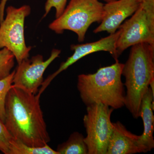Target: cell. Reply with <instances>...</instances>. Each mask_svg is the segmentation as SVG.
<instances>
[{"instance_id":"9a60e30c","label":"cell","mask_w":154,"mask_h":154,"mask_svg":"<svg viewBox=\"0 0 154 154\" xmlns=\"http://www.w3.org/2000/svg\"><path fill=\"white\" fill-rule=\"evenodd\" d=\"M15 71L12 72L8 76L0 79V119L5 123V120L6 98L13 85Z\"/></svg>"},{"instance_id":"30bf717a","label":"cell","mask_w":154,"mask_h":154,"mask_svg":"<svg viewBox=\"0 0 154 154\" xmlns=\"http://www.w3.org/2000/svg\"><path fill=\"white\" fill-rule=\"evenodd\" d=\"M140 3L137 0H116L104 5L101 24L94 33H115L123 21L134 14Z\"/></svg>"},{"instance_id":"ffe728a7","label":"cell","mask_w":154,"mask_h":154,"mask_svg":"<svg viewBox=\"0 0 154 154\" xmlns=\"http://www.w3.org/2000/svg\"><path fill=\"white\" fill-rule=\"evenodd\" d=\"M102 1H105L106 2H113V1H116V0H102Z\"/></svg>"},{"instance_id":"6da1fadb","label":"cell","mask_w":154,"mask_h":154,"mask_svg":"<svg viewBox=\"0 0 154 154\" xmlns=\"http://www.w3.org/2000/svg\"><path fill=\"white\" fill-rule=\"evenodd\" d=\"M40 96L28 94L12 85L6 98V128L14 138L31 146H44L50 141L40 107Z\"/></svg>"},{"instance_id":"52a82bcc","label":"cell","mask_w":154,"mask_h":154,"mask_svg":"<svg viewBox=\"0 0 154 154\" xmlns=\"http://www.w3.org/2000/svg\"><path fill=\"white\" fill-rule=\"evenodd\" d=\"M30 8L9 6L6 17L0 23V50L6 48L12 53L18 64L28 58L31 47H27L24 34L25 19L30 13Z\"/></svg>"},{"instance_id":"7a4b0ae2","label":"cell","mask_w":154,"mask_h":154,"mask_svg":"<svg viewBox=\"0 0 154 154\" xmlns=\"http://www.w3.org/2000/svg\"><path fill=\"white\" fill-rule=\"evenodd\" d=\"M122 75L126 88L125 105L135 119L140 117L143 97L154 85V46L143 43L131 46Z\"/></svg>"},{"instance_id":"8fae6325","label":"cell","mask_w":154,"mask_h":154,"mask_svg":"<svg viewBox=\"0 0 154 154\" xmlns=\"http://www.w3.org/2000/svg\"><path fill=\"white\" fill-rule=\"evenodd\" d=\"M148 152L141 135L128 131L120 122L113 123L106 154H133Z\"/></svg>"},{"instance_id":"8992f818","label":"cell","mask_w":154,"mask_h":154,"mask_svg":"<svg viewBox=\"0 0 154 154\" xmlns=\"http://www.w3.org/2000/svg\"><path fill=\"white\" fill-rule=\"evenodd\" d=\"M87 107L83 122L87 133L84 140L88 154H106L113 129L110 118L114 109L97 103Z\"/></svg>"},{"instance_id":"7c38bea8","label":"cell","mask_w":154,"mask_h":154,"mask_svg":"<svg viewBox=\"0 0 154 154\" xmlns=\"http://www.w3.org/2000/svg\"><path fill=\"white\" fill-rule=\"evenodd\" d=\"M154 94L149 87L143 97L140 107V116L144 125L143 132L141 136L149 152L154 147Z\"/></svg>"},{"instance_id":"277c9868","label":"cell","mask_w":154,"mask_h":154,"mask_svg":"<svg viewBox=\"0 0 154 154\" xmlns=\"http://www.w3.org/2000/svg\"><path fill=\"white\" fill-rule=\"evenodd\" d=\"M104 4L99 0H70L59 17L49 25L51 30L60 34L65 30L75 32L78 40H85L86 32L94 22H101Z\"/></svg>"},{"instance_id":"2e32d148","label":"cell","mask_w":154,"mask_h":154,"mask_svg":"<svg viewBox=\"0 0 154 154\" xmlns=\"http://www.w3.org/2000/svg\"><path fill=\"white\" fill-rule=\"evenodd\" d=\"M14 54L7 48L0 50V79L11 74L14 66Z\"/></svg>"},{"instance_id":"e0dca14e","label":"cell","mask_w":154,"mask_h":154,"mask_svg":"<svg viewBox=\"0 0 154 154\" xmlns=\"http://www.w3.org/2000/svg\"><path fill=\"white\" fill-rule=\"evenodd\" d=\"M13 136L0 119V151L5 154H9L10 142Z\"/></svg>"},{"instance_id":"ba28073f","label":"cell","mask_w":154,"mask_h":154,"mask_svg":"<svg viewBox=\"0 0 154 154\" xmlns=\"http://www.w3.org/2000/svg\"><path fill=\"white\" fill-rule=\"evenodd\" d=\"M60 52V50L53 49L50 56L45 61L43 56L39 54L33 57L30 59L27 58L22 60L18 64L15 70L13 87L28 94L36 95L44 81L45 71L49 65L59 57Z\"/></svg>"},{"instance_id":"3957f363","label":"cell","mask_w":154,"mask_h":154,"mask_svg":"<svg viewBox=\"0 0 154 154\" xmlns=\"http://www.w3.org/2000/svg\"><path fill=\"white\" fill-rule=\"evenodd\" d=\"M123 66L124 64L116 60L96 73L78 76L77 88L86 106L97 103L113 109L125 106V94L121 79Z\"/></svg>"},{"instance_id":"4fadbf2b","label":"cell","mask_w":154,"mask_h":154,"mask_svg":"<svg viewBox=\"0 0 154 154\" xmlns=\"http://www.w3.org/2000/svg\"><path fill=\"white\" fill-rule=\"evenodd\" d=\"M84 139L82 134L73 132L66 142L58 146L56 151L59 154H88Z\"/></svg>"},{"instance_id":"5b68a950","label":"cell","mask_w":154,"mask_h":154,"mask_svg":"<svg viewBox=\"0 0 154 154\" xmlns=\"http://www.w3.org/2000/svg\"><path fill=\"white\" fill-rule=\"evenodd\" d=\"M116 45V56L128 47L140 43L154 46V0H143L132 17L120 25Z\"/></svg>"},{"instance_id":"44dd1931","label":"cell","mask_w":154,"mask_h":154,"mask_svg":"<svg viewBox=\"0 0 154 154\" xmlns=\"http://www.w3.org/2000/svg\"><path fill=\"white\" fill-rule=\"evenodd\" d=\"M137 2H142L143 0H137Z\"/></svg>"},{"instance_id":"d6986e66","label":"cell","mask_w":154,"mask_h":154,"mask_svg":"<svg viewBox=\"0 0 154 154\" xmlns=\"http://www.w3.org/2000/svg\"><path fill=\"white\" fill-rule=\"evenodd\" d=\"M8 1L10 0H1L0 2V23L4 20L5 8L6 3Z\"/></svg>"},{"instance_id":"ac0fdd59","label":"cell","mask_w":154,"mask_h":154,"mask_svg":"<svg viewBox=\"0 0 154 154\" xmlns=\"http://www.w3.org/2000/svg\"><path fill=\"white\" fill-rule=\"evenodd\" d=\"M67 1V0H47L45 7V14L43 17L47 16L52 8L55 9L56 18L59 17L66 8Z\"/></svg>"},{"instance_id":"5bb4252c","label":"cell","mask_w":154,"mask_h":154,"mask_svg":"<svg viewBox=\"0 0 154 154\" xmlns=\"http://www.w3.org/2000/svg\"><path fill=\"white\" fill-rule=\"evenodd\" d=\"M9 154H59L48 145L42 147L27 145L13 137L10 142Z\"/></svg>"},{"instance_id":"9c48e42d","label":"cell","mask_w":154,"mask_h":154,"mask_svg":"<svg viewBox=\"0 0 154 154\" xmlns=\"http://www.w3.org/2000/svg\"><path fill=\"white\" fill-rule=\"evenodd\" d=\"M120 34V30L109 36L99 39L98 41L85 43V44L72 45L71 49L74 51L73 54L69 57L65 62L61 64L59 68L55 72L43 81L42 85L38 91V94L41 96L51 81L58 75L66 69L69 67L73 64L78 60L86 56L100 51H107L110 53L115 60H118L116 56V42Z\"/></svg>"}]
</instances>
